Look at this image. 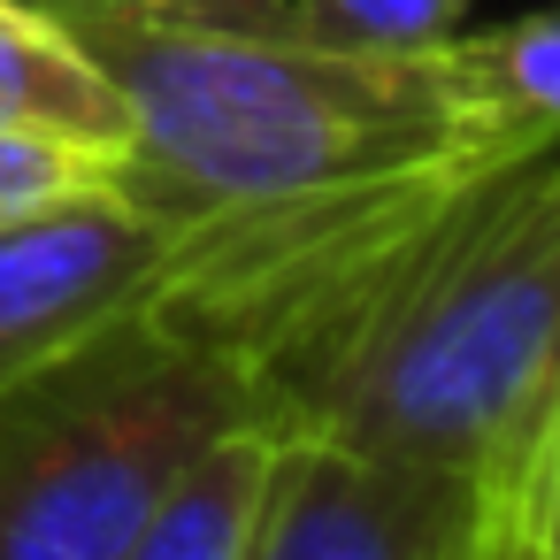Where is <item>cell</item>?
I'll use <instances>...</instances> for the list:
<instances>
[{"instance_id":"1","label":"cell","mask_w":560,"mask_h":560,"mask_svg":"<svg viewBox=\"0 0 560 560\" xmlns=\"http://www.w3.org/2000/svg\"><path fill=\"white\" fill-rule=\"evenodd\" d=\"M154 307L223 346L277 430L460 476L514 529L560 430V147L177 215Z\"/></svg>"},{"instance_id":"2","label":"cell","mask_w":560,"mask_h":560,"mask_svg":"<svg viewBox=\"0 0 560 560\" xmlns=\"http://www.w3.org/2000/svg\"><path fill=\"white\" fill-rule=\"evenodd\" d=\"M131 108L124 192L162 215L300 208L522 162L491 139L453 39L338 47L292 0H162L70 24Z\"/></svg>"},{"instance_id":"3","label":"cell","mask_w":560,"mask_h":560,"mask_svg":"<svg viewBox=\"0 0 560 560\" xmlns=\"http://www.w3.org/2000/svg\"><path fill=\"white\" fill-rule=\"evenodd\" d=\"M269 422L223 346L154 300L0 392V560H124L192 460Z\"/></svg>"},{"instance_id":"4","label":"cell","mask_w":560,"mask_h":560,"mask_svg":"<svg viewBox=\"0 0 560 560\" xmlns=\"http://www.w3.org/2000/svg\"><path fill=\"white\" fill-rule=\"evenodd\" d=\"M246 560H514V552L506 514L476 483L284 430Z\"/></svg>"},{"instance_id":"5","label":"cell","mask_w":560,"mask_h":560,"mask_svg":"<svg viewBox=\"0 0 560 560\" xmlns=\"http://www.w3.org/2000/svg\"><path fill=\"white\" fill-rule=\"evenodd\" d=\"M177 215L93 192L0 223V392L93 338L101 323L147 307L170 277Z\"/></svg>"},{"instance_id":"6","label":"cell","mask_w":560,"mask_h":560,"mask_svg":"<svg viewBox=\"0 0 560 560\" xmlns=\"http://www.w3.org/2000/svg\"><path fill=\"white\" fill-rule=\"evenodd\" d=\"M0 131L55 139L101 162H131V108L93 47L47 9L0 0Z\"/></svg>"},{"instance_id":"7","label":"cell","mask_w":560,"mask_h":560,"mask_svg":"<svg viewBox=\"0 0 560 560\" xmlns=\"http://www.w3.org/2000/svg\"><path fill=\"white\" fill-rule=\"evenodd\" d=\"M277 445H284L277 422H246V430L215 438L192 460V476L162 499V514L131 537L124 560H246V537H254Z\"/></svg>"},{"instance_id":"8","label":"cell","mask_w":560,"mask_h":560,"mask_svg":"<svg viewBox=\"0 0 560 560\" xmlns=\"http://www.w3.org/2000/svg\"><path fill=\"white\" fill-rule=\"evenodd\" d=\"M292 16L338 47L415 55V47H445L453 32H468V0H292Z\"/></svg>"},{"instance_id":"9","label":"cell","mask_w":560,"mask_h":560,"mask_svg":"<svg viewBox=\"0 0 560 560\" xmlns=\"http://www.w3.org/2000/svg\"><path fill=\"white\" fill-rule=\"evenodd\" d=\"M93 192H124V162L0 131V223L32 215V208H62V200H93Z\"/></svg>"},{"instance_id":"10","label":"cell","mask_w":560,"mask_h":560,"mask_svg":"<svg viewBox=\"0 0 560 560\" xmlns=\"http://www.w3.org/2000/svg\"><path fill=\"white\" fill-rule=\"evenodd\" d=\"M506 552H514V560H560V430H552L545 460H537L529 483H522V506H514Z\"/></svg>"},{"instance_id":"11","label":"cell","mask_w":560,"mask_h":560,"mask_svg":"<svg viewBox=\"0 0 560 560\" xmlns=\"http://www.w3.org/2000/svg\"><path fill=\"white\" fill-rule=\"evenodd\" d=\"M24 9H47L55 24H85V16H131V9H162V0H24Z\"/></svg>"}]
</instances>
